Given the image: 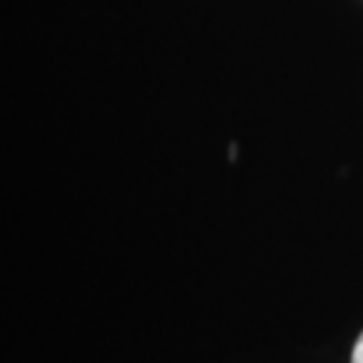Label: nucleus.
<instances>
[{"label": "nucleus", "instance_id": "f257e3e1", "mask_svg": "<svg viewBox=\"0 0 363 363\" xmlns=\"http://www.w3.org/2000/svg\"><path fill=\"white\" fill-rule=\"evenodd\" d=\"M352 363H363V333L359 335L357 345H354V350H352Z\"/></svg>", "mask_w": 363, "mask_h": 363}]
</instances>
